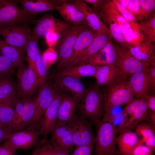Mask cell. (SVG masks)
<instances>
[{
  "label": "cell",
  "instance_id": "obj_21",
  "mask_svg": "<svg viewBox=\"0 0 155 155\" xmlns=\"http://www.w3.org/2000/svg\"><path fill=\"white\" fill-rule=\"evenodd\" d=\"M141 138L135 132L125 129L119 132L116 142L120 155H130L133 148L139 143Z\"/></svg>",
  "mask_w": 155,
  "mask_h": 155
},
{
  "label": "cell",
  "instance_id": "obj_46",
  "mask_svg": "<svg viewBox=\"0 0 155 155\" xmlns=\"http://www.w3.org/2000/svg\"><path fill=\"white\" fill-rule=\"evenodd\" d=\"M88 63L96 66L107 65L106 59L104 53L101 49L94 56Z\"/></svg>",
  "mask_w": 155,
  "mask_h": 155
},
{
  "label": "cell",
  "instance_id": "obj_18",
  "mask_svg": "<svg viewBox=\"0 0 155 155\" xmlns=\"http://www.w3.org/2000/svg\"><path fill=\"white\" fill-rule=\"evenodd\" d=\"M111 38L109 31L97 32L76 65L88 63L94 56L111 41Z\"/></svg>",
  "mask_w": 155,
  "mask_h": 155
},
{
  "label": "cell",
  "instance_id": "obj_57",
  "mask_svg": "<svg viewBox=\"0 0 155 155\" xmlns=\"http://www.w3.org/2000/svg\"><path fill=\"white\" fill-rule=\"evenodd\" d=\"M120 155L119 154H118V155Z\"/></svg>",
  "mask_w": 155,
  "mask_h": 155
},
{
  "label": "cell",
  "instance_id": "obj_50",
  "mask_svg": "<svg viewBox=\"0 0 155 155\" xmlns=\"http://www.w3.org/2000/svg\"><path fill=\"white\" fill-rule=\"evenodd\" d=\"M0 155H15V153L13 152L3 142L0 145Z\"/></svg>",
  "mask_w": 155,
  "mask_h": 155
},
{
  "label": "cell",
  "instance_id": "obj_4",
  "mask_svg": "<svg viewBox=\"0 0 155 155\" xmlns=\"http://www.w3.org/2000/svg\"><path fill=\"white\" fill-rule=\"evenodd\" d=\"M24 130L12 132L4 142L15 153L18 149L26 150L35 147L39 143L40 127L38 124H31Z\"/></svg>",
  "mask_w": 155,
  "mask_h": 155
},
{
  "label": "cell",
  "instance_id": "obj_58",
  "mask_svg": "<svg viewBox=\"0 0 155 155\" xmlns=\"http://www.w3.org/2000/svg\"></svg>",
  "mask_w": 155,
  "mask_h": 155
},
{
  "label": "cell",
  "instance_id": "obj_49",
  "mask_svg": "<svg viewBox=\"0 0 155 155\" xmlns=\"http://www.w3.org/2000/svg\"><path fill=\"white\" fill-rule=\"evenodd\" d=\"M146 104L148 109L155 112V95L150 93L146 95L143 98Z\"/></svg>",
  "mask_w": 155,
  "mask_h": 155
},
{
  "label": "cell",
  "instance_id": "obj_39",
  "mask_svg": "<svg viewBox=\"0 0 155 155\" xmlns=\"http://www.w3.org/2000/svg\"><path fill=\"white\" fill-rule=\"evenodd\" d=\"M144 69L147 75L149 92H154L155 90V60L145 61Z\"/></svg>",
  "mask_w": 155,
  "mask_h": 155
},
{
  "label": "cell",
  "instance_id": "obj_24",
  "mask_svg": "<svg viewBox=\"0 0 155 155\" xmlns=\"http://www.w3.org/2000/svg\"><path fill=\"white\" fill-rule=\"evenodd\" d=\"M18 99L16 85L11 76L0 78V103L13 107Z\"/></svg>",
  "mask_w": 155,
  "mask_h": 155
},
{
  "label": "cell",
  "instance_id": "obj_16",
  "mask_svg": "<svg viewBox=\"0 0 155 155\" xmlns=\"http://www.w3.org/2000/svg\"><path fill=\"white\" fill-rule=\"evenodd\" d=\"M97 33L89 26H87L81 32L74 44L71 56L65 68L76 65Z\"/></svg>",
  "mask_w": 155,
  "mask_h": 155
},
{
  "label": "cell",
  "instance_id": "obj_52",
  "mask_svg": "<svg viewBox=\"0 0 155 155\" xmlns=\"http://www.w3.org/2000/svg\"><path fill=\"white\" fill-rule=\"evenodd\" d=\"M149 118L153 125L155 126V112L150 111L148 112Z\"/></svg>",
  "mask_w": 155,
  "mask_h": 155
},
{
  "label": "cell",
  "instance_id": "obj_36",
  "mask_svg": "<svg viewBox=\"0 0 155 155\" xmlns=\"http://www.w3.org/2000/svg\"><path fill=\"white\" fill-rule=\"evenodd\" d=\"M104 21L109 24V31L112 37L119 43L121 46L128 48V45L126 42L123 34L119 24L113 19L107 18Z\"/></svg>",
  "mask_w": 155,
  "mask_h": 155
},
{
  "label": "cell",
  "instance_id": "obj_54",
  "mask_svg": "<svg viewBox=\"0 0 155 155\" xmlns=\"http://www.w3.org/2000/svg\"><path fill=\"white\" fill-rule=\"evenodd\" d=\"M119 1L124 7L126 8L128 5L130 0H120Z\"/></svg>",
  "mask_w": 155,
  "mask_h": 155
},
{
  "label": "cell",
  "instance_id": "obj_33",
  "mask_svg": "<svg viewBox=\"0 0 155 155\" xmlns=\"http://www.w3.org/2000/svg\"><path fill=\"white\" fill-rule=\"evenodd\" d=\"M140 32L145 36L148 41L151 42L155 41V13L147 17L141 24L139 25Z\"/></svg>",
  "mask_w": 155,
  "mask_h": 155
},
{
  "label": "cell",
  "instance_id": "obj_7",
  "mask_svg": "<svg viewBox=\"0 0 155 155\" xmlns=\"http://www.w3.org/2000/svg\"><path fill=\"white\" fill-rule=\"evenodd\" d=\"M74 26L56 18L51 14H47L43 16L38 22L32 32V35L33 38L37 41L44 37L52 30L55 29L62 37L69 33Z\"/></svg>",
  "mask_w": 155,
  "mask_h": 155
},
{
  "label": "cell",
  "instance_id": "obj_25",
  "mask_svg": "<svg viewBox=\"0 0 155 155\" xmlns=\"http://www.w3.org/2000/svg\"><path fill=\"white\" fill-rule=\"evenodd\" d=\"M98 67L89 63L76 65L59 70L53 77L67 76L79 79L88 76L95 77Z\"/></svg>",
  "mask_w": 155,
  "mask_h": 155
},
{
  "label": "cell",
  "instance_id": "obj_48",
  "mask_svg": "<svg viewBox=\"0 0 155 155\" xmlns=\"http://www.w3.org/2000/svg\"><path fill=\"white\" fill-rule=\"evenodd\" d=\"M93 148L94 145L78 147L70 155H91Z\"/></svg>",
  "mask_w": 155,
  "mask_h": 155
},
{
  "label": "cell",
  "instance_id": "obj_37",
  "mask_svg": "<svg viewBox=\"0 0 155 155\" xmlns=\"http://www.w3.org/2000/svg\"><path fill=\"white\" fill-rule=\"evenodd\" d=\"M40 150L45 155H70L69 151L54 146L46 137L40 141Z\"/></svg>",
  "mask_w": 155,
  "mask_h": 155
},
{
  "label": "cell",
  "instance_id": "obj_38",
  "mask_svg": "<svg viewBox=\"0 0 155 155\" xmlns=\"http://www.w3.org/2000/svg\"><path fill=\"white\" fill-rule=\"evenodd\" d=\"M16 67L9 59L0 54V78L11 76Z\"/></svg>",
  "mask_w": 155,
  "mask_h": 155
},
{
  "label": "cell",
  "instance_id": "obj_17",
  "mask_svg": "<svg viewBox=\"0 0 155 155\" xmlns=\"http://www.w3.org/2000/svg\"><path fill=\"white\" fill-rule=\"evenodd\" d=\"M51 132L52 136L49 141L52 144L63 150H73L74 146L73 137L67 124H56Z\"/></svg>",
  "mask_w": 155,
  "mask_h": 155
},
{
  "label": "cell",
  "instance_id": "obj_10",
  "mask_svg": "<svg viewBox=\"0 0 155 155\" xmlns=\"http://www.w3.org/2000/svg\"><path fill=\"white\" fill-rule=\"evenodd\" d=\"M28 27L15 24L0 28V35L7 44L25 51L28 36L32 34Z\"/></svg>",
  "mask_w": 155,
  "mask_h": 155
},
{
  "label": "cell",
  "instance_id": "obj_1",
  "mask_svg": "<svg viewBox=\"0 0 155 155\" xmlns=\"http://www.w3.org/2000/svg\"><path fill=\"white\" fill-rule=\"evenodd\" d=\"M127 77L123 75L106 86L103 95L104 113L110 111L115 107L126 105L134 98Z\"/></svg>",
  "mask_w": 155,
  "mask_h": 155
},
{
  "label": "cell",
  "instance_id": "obj_32",
  "mask_svg": "<svg viewBox=\"0 0 155 155\" xmlns=\"http://www.w3.org/2000/svg\"><path fill=\"white\" fill-rule=\"evenodd\" d=\"M15 112L13 106L0 103V123L2 128L13 132V127L15 119Z\"/></svg>",
  "mask_w": 155,
  "mask_h": 155
},
{
  "label": "cell",
  "instance_id": "obj_47",
  "mask_svg": "<svg viewBox=\"0 0 155 155\" xmlns=\"http://www.w3.org/2000/svg\"><path fill=\"white\" fill-rule=\"evenodd\" d=\"M126 8L131 12L135 18V16L142 17V9L139 0H130Z\"/></svg>",
  "mask_w": 155,
  "mask_h": 155
},
{
  "label": "cell",
  "instance_id": "obj_42",
  "mask_svg": "<svg viewBox=\"0 0 155 155\" xmlns=\"http://www.w3.org/2000/svg\"><path fill=\"white\" fill-rule=\"evenodd\" d=\"M61 37L59 32L55 29H53L49 32L44 37L49 48H54Z\"/></svg>",
  "mask_w": 155,
  "mask_h": 155
},
{
  "label": "cell",
  "instance_id": "obj_40",
  "mask_svg": "<svg viewBox=\"0 0 155 155\" xmlns=\"http://www.w3.org/2000/svg\"><path fill=\"white\" fill-rule=\"evenodd\" d=\"M101 50L105 54L107 65H116V47L111 42V41H109L105 45Z\"/></svg>",
  "mask_w": 155,
  "mask_h": 155
},
{
  "label": "cell",
  "instance_id": "obj_55",
  "mask_svg": "<svg viewBox=\"0 0 155 155\" xmlns=\"http://www.w3.org/2000/svg\"><path fill=\"white\" fill-rule=\"evenodd\" d=\"M37 155H45V154L41 151L40 150V146Z\"/></svg>",
  "mask_w": 155,
  "mask_h": 155
},
{
  "label": "cell",
  "instance_id": "obj_51",
  "mask_svg": "<svg viewBox=\"0 0 155 155\" xmlns=\"http://www.w3.org/2000/svg\"><path fill=\"white\" fill-rule=\"evenodd\" d=\"M12 132L2 128H0V143L7 140Z\"/></svg>",
  "mask_w": 155,
  "mask_h": 155
},
{
  "label": "cell",
  "instance_id": "obj_15",
  "mask_svg": "<svg viewBox=\"0 0 155 155\" xmlns=\"http://www.w3.org/2000/svg\"><path fill=\"white\" fill-rule=\"evenodd\" d=\"M57 92L53 84L46 81L39 88L36 97L37 107L30 124L38 123L46 110L53 101Z\"/></svg>",
  "mask_w": 155,
  "mask_h": 155
},
{
  "label": "cell",
  "instance_id": "obj_53",
  "mask_svg": "<svg viewBox=\"0 0 155 155\" xmlns=\"http://www.w3.org/2000/svg\"><path fill=\"white\" fill-rule=\"evenodd\" d=\"M40 142L39 144L34 147L31 155H37L40 148Z\"/></svg>",
  "mask_w": 155,
  "mask_h": 155
},
{
  "label": "cell",
  "instance_id": "obj_31",
  "mask_svg": "<svg viewBox=\"0 0 155 155\" xmlns=\"http://www.w3.org/2000/svg\"><path fill=\"white\" fill-rule=\"evenodd\" d=\"M147 146L155 142V126H152L144 121L140 122L135 126V132Z\"/></svg>",
  "mask_w": 155,
  "mask_h": 155
},
{
  "label": "cell",
  "instance_id": "obj_2",
  "mask_svg": "<svg viewBox=\"0 0 155 155\" xmlns=\"http://www.w3.org/2000/svg\"><path fill=\"white\" fill-rule=\"evenodd\" d=\"M96 84L87 89L79 105L80 117L88 119L97 127L103 116V96Z\"/></svg>",
  "mask_w": 155,
  "mask_h": 155
},
{
  "label": "cell",
  "instance_id": "obj_13",
  "mask_svg": "<svg viewBox=\"0 0 155 155\" xmlns=\"http://www.w3.org/2000/svg\"><path fill=\"white\" fill-rule=\"evenodd\" d=\"M148 108L143 98H134L127 104L123 112L128 118L127 129H130L140 122L147 120L149 118Z\"/></svg>",
  "mask_w": 155,
  "mask_h": 155
},
{
  "label": "cell",
  "instance_id": "obj_45",
  "mask_svg": "<svg viewBox=\"0 0 155 155\" xmlns=\"http://www.w3.org/2000/svg\"><path fill=\"white\" fill-rule=\"evenodd\" d=\"M140 3L142 9L143 17H147L148 15L154 11L155 8V0H140Z\"/></svg>",
  "mask_w": 155,
  "mask_h": 155
},
{
  "label": "cell",
  "instance_id": "obj_44",
  "mask_svg": "<svg viewBox=\"0 0 155 155\" xmlns=\"http://www.w3.org/2000/svg\"><path fill=\"white\" fill-rule=\"evenodd\" d=\"M152 152L144 144L141 138L139 143L131 151L130 155H152Z\"/></svg>",
  "mask_w": 155,
  "mask_h": 155
},
{
  "label": "cell",
  "instance_id": "obj_34",
  "mask_svg": "<svg viewBox=\"0 0 155 155\" xmlns=\"http://www.w3.org/2000/svg\"><path fill=\"white\" fill-rule=\"evenodd\" d=\"M35 67L40 88L46 81L48 68L42 54L40 53L37 57L35 62Z\"/></svg>",
  "mask_w": 155,
  "mask_h": 155
},
{
  "label": "cell",
  "instance_id": "obj_28",
  "mask_svg": "<svg viewBox=\"0 0 155 155\" xmlns=\"http://www.w3.org/2000/svg\"><path fill=\"white\" fill-rule=\"evenodd\" d=\"M131 55L141 61H150L155 60L154 46L148 41L142 42L138 45L128 48Z\"/></svg>",
  "mask_w": 155,
  "mask_h": 155
},
{
  "label": "cell",
  "instance_id": "obj_5",
  "mask_svg": "<svg viewBox=\"0 0 155 155\" xmlns=\"http://www.w3.org/2000/svg\"><path fill=\"white\" fill-rule=\"evenodd\" d=\"M17 78L18 98H31L39 85L35 67L28 64L18 67Z\"/></svg>",
  "mask_w": 155,
  "mask_h": 155
},
{
  "label": "cell",
  "instance_id": "obj_19",
  "mask_svg": "<svg viewBox=\"0 0 155 155\" xmlns=\"http://www.w3.org/2000/svg\"><path fill=\"white\" fill-rule=\"evenodd\" d=\"M78 8L81 11L87 25L98 33L109 31L103 24L98 14L83 0H73Z\"/></svg>",
  "mask_w": 155,
  "mask_h": 155
},
{
  "label": "cell",
  "instance_id": "obj_8",
  "mask_svg": "<svg viewBox=\"0 0 155 155\" xmlns=\"http://www.w3.org/2000/svg\"><path fill=\"white\" fill-rule=\"evenodd\" d=\"M67 125L72 134L76 148L94 145L95 137L92 133L90 123L86 119L75 115Z\"/></svg>",
  "mask_w": 155,
  "mask_h": 155
},
{
  "label": "cell",
  "instance_id": "obj_12",
  "mask_svg": "<svg viewBox=\"0 0 155 155\" xmlns=\"http://www.w3.org/2000/svg\"><path fill=\"white\" fill-rule=\"evenodd\" d=\"M53 77L52 83L57 90L67 93L78 103L81 101L87 89L80 79L67 76Z\"/></svg>",
  "mask_w": 155,
  "mask_h": 155
},
{
  "label": "cell",
  "instance_id": "obj_35",
  "mask_svg": "<svg viewBox=\"0 0 155 155\" xmlns=\"http://www.w3.org/2000/svg\"><path fill=\"white\" fill-rule=\"evenodd\" d=\"M25 51L27 54V59L28 64L35 67L36 59L40 52L38 48L36 41L33 38L32 34L28 36V41Z\"/></svg>",
  "mask_w": 155,
  "mask_h": 155
},
{
  "label": "cell",
  "instance_id": "obj_14",
  "mask_svg": "<svg viewBox=\"0 0 155 155\" xmlns=\"http://www.w3.org/2000/svg\"><path fill=\"white\" fill-rule=\"evenodd\" d=\"M57 90L54 98L39 121L40 135L45 137L51 132L56 124L59 106L63 95Z\"/></svg>",
  "mask_w": 155,
  "mask_h": 155
},
{
  "label": "cell",
  "instance_id": "obj_20",
  "mask_svg": "<svg viewBox=\"0 0 155 155\" xmlns=\"http://www.w3.org/2000/svg\"><path fill=\"white\" fill-rule=\"evenodd\" d=\"M57 10L65 22L74 25H87L84 16L72 1H65Z\"/></svg>",
  "mask_w": 155,
  "mask_h": 155
},
{
  "label": "cell",
  "instance_id": "obj_22",
  "mask_svg": "<svg viewBox=\"0 0 155 155\" xmlns=\"http://www.w3.org/2000/svg\"><path fill=\"white\" fill-rule=\"evenodd\" d=\"M78 104L69 96L63 94L59 106L56 124L69 123L75 115Z\"/></svg>",
  "mask_w": 155,
  "mask_h": 155
},
{
  "label": "cell",
  "instance_id": "obj_26",
  "mask_svg": "<svg viewBox=\"0 0 155 155\" xmlns=\"http://www.w3.org/2000/svg\"><path fill=\"white\" fill-rule=\"evenodd\" d=\"M128 81L134 97L136 98H143L150 93L147 75L144 69L130 75Z\"/></svg>",
  "mask_w": 155,
  "mask_h": 155
},
{
  "label": "cell",
  "instance_id": "obj_41",
  "mask_svg": "<svg viewBox=\"0 0 155 155\" xmlns=\"http://www.w3.org/2000/svg\"><path fill=\"white\" fill-rule=\"evenodd\" d=\"M48 69L57 60V53L53 48H49L42 54Z\"/></svg>",
  "mask_w": 155,
  "mask_h": 155
},
{
  "label": "cell",
  "instance_id": "obj_30",
  "mask_svg": "<svg viewBox=\"0 0 155 155\" xmlns=\"http://www.w3.org/2000/svg\"><path fill=\"white\" fill-rule=\"evenodd\" d=\"M24 106V112L21 120L18 131L23 129L30 124L37 106L36 97L22 99Z\"/></svg>",
  "mask_w": 155,
  "mask_h": 155
},
{
  "label": "cell",
  "instance_id": "obj_43",
  "mask_svg": "<svg viewBox=\"0 0 155 155\" xmlns=\"http://www.w3.org/2000/svg\"><path fill=\"white\" fill-rule=\"evenodd\" d=\"M121 15L129 23L134 22L135 18L131 12L124 7L119 0H113Z\"/></svg>",
  "mask_w": 155,
  "mask_h": 155
},
{
  "label": "cell",
  "instance_id": "obj_56",
  "mask_svg": "<svg viewBox=\"0 0 155 155\" xmlns=\"http://www.w3.org/2000/svg\"><path fill=\"white\" fill-rule=\"evenodd\" d=\"M1 127L2 128V127H1V125L0 123V128Z\"/></svg>",
  "mask_w": 155,
  "mask_h": 155
},
{
  "label": "cell",
  "instance_id": "obj_27",
  "mask_svg": "<svg viewBox=\"0 0 155 155\" xmlns=\"http://www.w3.org/2000/svg\"><path fill=\"white\" fill-rule=\"evenodd\" d=\"M25 50L10 45L0 38V54L9 59L16 67L24 65Z\"/></svg>",
  "mask_w": 155,
  "mask_h": 155
},
{
  "label": "cell",
  "instance_id": "obj_9",
  "mask_svg": "<svg viewBox=\"0 0 155 155\" xmlns=\"http://www.w3.org/2000/svg\"><path fill=\"white\" fill-rule=\"evenodd\" d=\"M28 14L14 1L0 0V28L21 22H29Z\"/></svg>",
  "mask_w": 155,
  "mask_h": 155
},
{
  "label": "cell",
  "instance_id": "obj_11",
  "mask_svg": "<svg viewBox=\"0 0 155 155\" xmlns=\"http://www.w3.org/2000/svg\"><path fill=\"white\" fill-rule=\"evenodd\" d=\"M115 47L116 65L123 75L128 76L144 69V61L135 59L126 48L119 45Z\"/></svg>",
  "mask_w": 155,
  "mask_h": 155
},
{
  "label": "cell",
  "instance_id": "obj_23",
  "mask_svg": "<svg viewBox=\"0 0 155 155\" xmlns=\"http://www.w3.org/2000/svg\"><path fill=\"white\" fill-rule=\"evenodd\" d=\"M123 75L116 65H105L99 66L94 77L96 80V84L99 87L106 86Z\"/></svg>",
  "mask_w": 155,
  "mask_h": 155
},
{
  "label": "cell",
  "instance_id": "obj_3",
  "mask_svg": "<svg viewBox=\"0 0 155 155\" xmlns=\"http://www.w3.org/2000/svg\"><path fill=\"white\" fill-rule=\"evenodd\" d=\"M95 152L97 155H117L116 144L117 133L114 127L109 122L101 121L97 127Z\"/></svg>",
  "mask_w": 155,
  "mask_h": 155
},
{
  "label": "cell",
  "instance_id": "obj_29",
  "mask_svg": "<svg viewBox=\"0 0 155 155\" xmlns=\"http://www.w3.org/2000/svg\"><path fill=\"white\" fill-rule=\"evenodd\" d=\"M19 2L22 5V11L28 15L57 10L58 6L52 1L39 0L34 2L32 1L22 0L19 1Z\"/></svg>",
  "mask_w": 155,
  "mask_h": 155
},
{
  "label": "cell",
  "instance_id": "obj_6",
  "mask_svg": "<svg viewBox=\"0 0 155 155\" xmlns=\"http://www.w3.org/2000/svg\"><path fill=\"white\" fill-rule=\"evenodd\" d=\"M87 26H88L87 25H75L69 33L59 40L54 47L58 54L57 68L58 71L66 67L77 38Z\"/></svg>",
  "mask_w": 155,
  "mask_h": 155
}]
</instances>
